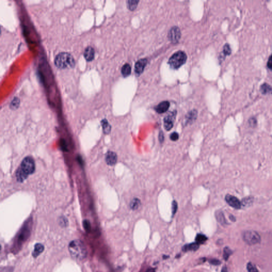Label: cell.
<instances>
[{
    "mask_svg": "<svg viewBox=\"0 0 272 272\" xmlns=\"http://www.w3.org/2000/svg\"><path fill=\"white\" fill-rule=\"evenodd\" d=\"M60 146H61V148L63 151H65V152H68V149L67 144L66 143L65 140H61V141H60Z\"/></svg>",
    "mask_w": 272,
    "mask_h": 272,
    "instance_id": "cell-32",
    "label": "cell"
},
{
    "mask_svg": "<svg viewBox=\"0 0 272 272\" xmlns=\"http://www.w3.org/2000/svg\"><path fill=\"white\" fill-rule=\"evenodd\" d=\"M215 217H216L217 221L222 225H225L227 224V221L225 220L224 215L221 210H218V211L216 212V213H215Z\"/></svg>",
    "mask_w": 272,
    "mask_h": 272,
    "instance_id": "cell-19",
    "label": "cell"
},
{
    "mask_svg": "<svg viewBox=\"0 0 272 272\" xmlns=\"http://www.w3.org/2000/svg\"><path fill=\"white\" fill-rule=\"evenodd\" d=\"M198 112L196 110H192L189 112L185 116V124H192L197 118Z\"/></svg>",
    "mask_w": 272,
    "mask_h": 272,
    "instance_id": "cell-12",
    "label": "cell"
},
{
    "mask_svg": "<svg viewBox=\"0 0 272 272\" xmlns=\"http://www.w3.org/2000/svg\"><path fill=\"white\" fill-rule=\"evenodd\" d=\"M18 169L27 176L33 174L35 171L34 160L30 156L26 157L22 161Z\"/></svg>",
    "mask_w": 272,
    "mask_h": 272,
    "instance_id": "cell-4",
    "label": "cell"
},
{
    "mask_svg": "<svg viewBox=\"0 0 272 272\" xmlns=\"http://www.w3.org/2000/svg\"><path fill=\"white\" fill-rule=\"evenodd\" d=\"M118 156L116 153L112 151H108L105 155V161L107 165L113 166L116 163Z\"/></svg>",
    "mask_w": 272,
    "mask_h": 272,
    "instance_id": "cell-10",
    "label": "cell"
},
{
    "mask_svg": "<svg viewBox=\"0 0 272 272\" xmlns=\"http://www.w3.org/2000/svg\"><path fill=\"white\" fill-rule=\"evenodd\" d=\"M178 203L176 200H173L172 203V213L173 216H174L178 210Z\"/></svg>",
    "mask_w": 272,
    "mask_h": 272,
    "instance_id": "cell-30",
    "label": "cell"
},
{
    "mask_svg": "<svg viewBox=\"0 0 272 272\" xmlns=\"http://www.w3.org/2000/svg\"><path fill=\"white\" fill-rule=\"evenodd\" d=\"M260 91L264 95H272V86L267 82H264L260 86Z\"/></svg>",
    "mask_w": 272,
    "mask_h": 272,
    "instance_id": "cell-15",
    "label": "cell"
},
{
    "mask_svg": "<svg viewBox=\"0 0 272 272\" xmlns=\"http://www.w3.org/2000/svg\"><path fill=\"white\" fill-rule=\"evenodd\" d=\"M29 234V230H26L24 229L22 231L21 233H20V235L19 236L18 240L19 243H21L23 241H25L26 238H27V236Z\"/></svg>",
    "mask_w": 272,
    "mask_h": 272,
    "instance_id": "cell-26",
    "label": "cell"
},
{
    "mask_svg": "<svg viewBox=\"0 0 272 272\" xmlns=\"http://www.w3.org/2000/svg\"><path fill=\"white\" fill-rule=\"evenodd\" d=\"M77 160L79 162V163L80 164V165H83V160L82 159V157L80 156H78L77 157Z\"/></svg>",
    "mask_w": 272,
    "mask_h": 272,
    "instance_id": "cell-38",
    "label": "cell"
},
{
    "mask_svg": "<svg viewBox=\"0 0 272 272\" xmlns=\"http://www.w3.org/2000/svg\"><path fill=\"white\" fill-rule=\"evenodd\" d=\"M139 1L137 0H129L127 1V7L128 9L130 11H134L136 9V7L138 6Z\"/></svg>",
    "mask_w": 272,
    "mask_h": 272,
    "instance_id": "cell-23",
    "label": "cell"
},
{
    "mask_svg": "<svg viewBox=\"0 0 272 272\" xmlns=\"http://www.w3.org/2000/svg\"><path fill=\"white\" fill-rule=\"evenodd\" d=\"M59 224H60V225L61 227H67L68 225V220H67L66 218H64V217H62V218H60Z\"/></svg>",
    "mask_w": 272,
    "mask_h": 272,
    "instance_id": "cell-31",
    "label": "cell"
},
{
    "mask_svg": "<svg viewBox=\"0 0 272 272\" xmlns=\"http://www.w3.org/2000/svg\"><path fill=\"white\" fill-rule=\"evenodd\" d=\"M146 272H155V269L153 268H149L147 270Z\"/></svg>",
    "mask_w": 272,
    "mask_h": 272,
    "instance_id": "cell-40",
    "label": "cell"
},
{
    "mask_svg": "<svg viewBox=\"0 0 272 272\" xmlns=\"http://www.w3.org/2000/svg\"><path fill=\"white\" fill-rule=\"evenodd\" d=\"M209 263H210V264L213 265H219L221 264V261L217 259L210 260H209Z\"/></svg>",
    "mask_w": 272,
    "mask_h": 272,
    "instance_id": "cell-36",
    "label": "cell"
},
{
    "mask_svg": "<svg viewBox=\"0 0 272 272\" xmlns=\"http://www.w3.org/2000/svg\"><path fill=\"white\" fill-rule=\"evenodd\" d=\"M243 239L249 245H254L260 243L261 239L257 232L248 230L243 232Z\"/></svg>",
    "mask_w": 272,
    "mask_h": 272,
    "instance_id": "cell-5",
    "label": "cell"
},
{
    "mask_svg": "<svg viewBox=\"0 0 272 272\" xmlns=\"http://www.w3.org/2000/svg\"><path fill=\"white\" fill-rule=\"evenodd\" d=\"M207 240V238L206 237V236L204 235V234L199 233V234H197V235L196 236L195 241H196V243H198L199 245H200V244H203V243H204Z\"/></svg>",
    "mask_w": 272,
    "mask_h": 272,
    "instance_id": "cell-25",
    "label": "cell"
},
{
    "mask_svg": "<svg viewBox=\"0 0 272 272\" xmlns=\"http://www.w3.org/2000/svg\"><path fill=\"white\" fill-rule=\"evenodd\" d=\"M232 254V251L229 247H225L223 251V258L225 260L229 259V257Z\"/></svg>",
    "mask_w": 272,
    "mask_h": 272,
    "instance_id": "cell-27",
    "label": "cell"
},
{
    "mask_svg": "<svg viewBox=\"0 0 272 272\" xmlns=\"http://www.w3.org/2000/svg\"><path fill=\"white\" fill-rule=\"evenodd\" d=\"M84 57L87 61H91L94 59L95 51L93 47L88 46L84 51Z\"/></svg>",
    "mask_w": 272,
    "mask_h": 272,
    "instance_id": "cell-14",
    "label": "cell"
},
{
    "mask_svg": "<svg viewBox=\"0 0 272 272\" xmlns=\"http://www.w3.org/2000/svg\"><path fill=\"white\" fill-rule=\"evenodd\" d=\"M199 247V245L196 242L187 244V245L183 246L182 250L183 251H196L198 250Z\"/></svg>",
    "mask_w": 272,
    "mask_h": 272,
    "instance_id": "cell-16",
    "label": "cell"
},
{
    "mask_svg": "<svg viewBox=\"0 0 272 272\" xmlns=\"http://www.w3.org/2000/svg\"><path fill=\"white\" fill-rule=\"evenodd\" d=\"M101 125L103 133L105 134H109L111 131V126L106 119H103L101 121Z\"/></svg>",
    "mask_w": 272,
    "mask_h": 272,
    "instance_id": "cell-17",
    "label": "cell"
},
{
    "mask_svg": "<svg viewBox=\"0 0 272 272\" xmlns=\"http://www.w3.org/2000/svg\"><path fill=\"white\" fill-rule=\"evenodd\" d=\"M187 60V56L185 53L179 51L171 56L168 64L172 69H178L185 63Z\"/></svg>",
    "mask_w": 272,
    "mask_h": 272,
    "instance_id": "cell-3",
    "label": "cell"
},
{
    "mask_svg": "<svg viewBox=\"0 0 272 272\" xmlns=\"http://www.w3.org/2000/svg\"><path fill=\"white\" fill-rule=\"evenodd\" d=\"M253 202H254V198L253 197H245V198H243L241 202L242 207H249L252 205Z\"/></svg>",
    "mask_w": 272,
    "mask_h": 272,
    "instance_id": "cell-22",
    "label": "cell"
},
{
    "mask_svg": "<svg viewBox=\"0 0 272 272\" xmlns=\"http://www.w3.org/2000/svg\"><path fill=\"white\" fill-rule=\"evenodd\" d=\"M140 205H141L140 200L137 198H134L131 201L130 207L133 210H136L139 207Z\"/></svg>",
    "mask_w": 272,
    "mask_h": 272,
    "instance_id": "cell-21",
    "label": "cell"
},
{
    "mask_svg": "<svg viewBox=\"0 0 272 272\" xmlns=\"http://www.w3.org/2000/svg\"><path fill=\"white\" fill-rule=\"evenodd\" d=\"M55 65L59 69L73 68L75 61L73 55L68 52H61L56 55L54 60Z\"/></svg>",
    "mask_w": 272,
    "mask_h": 272,
    "instance_id": "cell-2",
    "label": "cell"
},
{
    "mask_svg": "<svg viewBox=\"0 0 272 272\" xmlns=\"http://www.w3.org/2000/svg\"><path fill=\"white\" fill-rule=\"evenodd\" d=\"M231 53H232V49L231 48L230 44L228 43L225 44L223 46L222 52L221 53L218 58V60L220 61V63L224 60L226 56L230 55Z\"/></svg>",
    "mask_w": 272,
    "mask_h": 272,
    "instance_id": "cell-11",
    "label": "cell"
},
{
    "mask_svg": "<svg viewBox=\"0 0 272 272\" xmlns=\"http://www.w3.org/2000/svg\"><path fill=\"white\" fill-rule=\"evenodd\" d=\"M249 125L251 128H255L257 124V120L255 117H251L248 120Z\"/></svg>",
    "mask_w": 272,
    "mask_h": 272,
    "instance_id": "cell-28",
    "label": "cell"
},
{
    "mask_svg": "<svg viewBox=\"0 0 272 272\" xmlns=\"http://www.w3.org/2000/svg\"><path fill=\"white\" fill-rule=\"evenodd\" d=\"M229 218H230L231 221H232V222L236 221V218H235L234 216H233L232 215H230V216H229Z\"/></svg>",
    "mask_w": 272,
    "mask_h": 272,
    "instance_id": "cell-39",
    "label": "cell"
},
{
    "mask_svg": "<svg viewBox=\"0 0 272 272\" xmlns=\"http://www.w3.org/2000/svg\"><path fill=\"white\" fill-rule=\"evenodd\" d=\"M170 106V103L168 101H163L158 104L156 107H155V110L156 112L159 114H162L166 112L169 110Z\"/></svg>",
    "mask_w": 272,
    "mask_h": 272,
    "instance_id": "cell-13",
    "label": "cell"
},
{
    "mask_svg": "<svg viewBox=\"0 0 272 272\" xmlns=\"http://www.w3.org/2000/svg\"><path fill=\"white\" fill-rule=\"evenodd\" d=\"M176 111L169 112L164 119V127L166 131H170L172 128L176 118Z\"/></svg>",
    "mask_w": 272,
    "mask_h": 272,
    "instance_id": "cell-6",
    "label": "cell"
},
{
    "mask_svg": "<svg viewBox=\"0 0 272 272\" xmlns=\"http://www.w3.org/2000/svg\"><path fill=\"white\" fill-rule=\"evenodd\" d=\"M69 252L74 260H84L87 256V250L84 243L79 240L71 241L69 245Z\"/></svg>",
    "mask_w": 272,
    "mask_h": 272,
    "instance_id": "cell-1",
    "label": "cell"
},
{
    "mask_svg": "<svg viewBox=\"0 0 272 272\" xmlns=\"http://www.w3.org/2000/svg\"><path fill=\"white\" fill-rule=\"evenodd\" d=\"M225 201L227 204L236 209H240L242 208L241 201L234 196L227 194L225 197Z\"/></svg>",
    "mask_w": 272,
    "mask_h": 272,
    "instance_id": "cell-8",
    "label": "cell"
},
{
    "mask_svg": "<svg viewBox=\"0 0 272 272\" xmlns=\"http://www.w3.org/2000/svg\"><path fill=\"white\" fill-rule=\"evenodd\" d=\"M170 139L172 141L176 142V140H178L179 139V135L178 133H176V132H174V133H172V134H170Z\"/></svg>",
    "mask_w": 272,
    "mask_h": 272,
    "instance_id": "cell-33",
    "label": "cell"
},
{
    "mask_svg": "<svg viewBox=\"0 0 272 272\" xmlns=\"http://www.w3.org/2000/svg\"><path fill=\"white\" fill-rule=\"evenodd\" d=\"M181 37V33L179 28L177 26H173L171 28L168 33L167 37L171 42L176 44L179 41Z\"/></svg>",
    "mask_w": 272,
    "mask_h": 272,
    "instance_id": "cell-7",
    "label": "cell"
},
{
    "mask_svg": "<svg viewBox=\"0 0 272 272\" xmlns=\"http://www.w3.org/2000/svg\"><path fill=\"white\" fill-rule=\"evenodd\" d=\"M158 140L160 141V143H163L164 141V135L162 131H160L158 134Z\"/></svg>",
    "mask_w": 272,
    "mask_h": 272,
    "instance_id": "cell-37",
    "label": "cell"
},
{
    "mask_svg": "<svg viewBox=\"0 0 272 272\" xmlns=\"http://www.w3.org/2000/svg\"><path fill=\"white\" fill-rule=\"evenodd\" d=\"M83 225H84V228L85 229V230L87 232H89L91 230V224L90 222L88 220H85L83 222Z\"/></svg>",
    "mask_w": 272,
    "mask_h": 272,
    "instance_id": "cell-34",
    "label": "cell"
},
{
    "mask_svg": "<svg viewBox=\"0 0 272 272\" xmlns=\"http://www.w3.org/2000/svg\"><path fill=\"white\" fill-rule=\"evenodd\" d=\"M20 101L19 98L18 97H15L13 100L11 101L10 107L12 110H16V109H18L19 106L20 105Z\"/></svg>",
    "mask_w": 272,
    "mask_h": 272,
    "instance_id": "cell-24",
    "label": "cell"
},
{
    "mask_svg": "<svg viewBox=\"0 0 272 272\" xmlns=\"http://www.w3.org/2000/svg\"><path fill=\"white\" fill-rule=\"evenodd\" d=\"M247 269L248 272H258L256 267L251 263H249L247 264Z\"/></svg>",
    "mask_w": 272,
    "mask_h": 272,
    "instance_id": "cell-29",
    "label": "cell"
},
{
    "mask_svg": "<svg viewBox=\"0 0 272 272\" xmlns=\"http://www.w3.org/2000/svg\"><path fill=\"white\" fill-rule=\"evenodd\" d=\"M131 73V68L128 63H126L122 67L121 73L124 77H127Z\"/></svg>",
    "mask_w": 272,
    "mask_h": 272,
    "instance_id": "cell-20",
    "label": "cell"
},
{
    "mask_svg": "<svg viewBox=\"0 0 272 272\" xmlns=\"http://www.w3.org/2000/svg\"><path fill=\"white\" fill-rule=\"evenodd\" d=\"M221 272H227V267H223L222 269Z\"/></svg>",
    "mask_w": 272,
    "mask_h": 272,
    "instance_id": "cell-41",
    "label": "cell"
},
{
    "mask_svg": "<svg viewBox=\"0 0 272 272\" xmlns=\"http://www.w3.org/2000/svg\"><path fill=\"white\" fill-rule=\"evenodd\" d=\"M267 67L272 71V54L269 57L267 62Z\"/></svg>",
    "mask_w": 272,
    "mask_h": 272,
    "instance_id": "cell-35",
    "label": "cell"
},
{
    "mask_svg": "<svg viewBox=\"0 0 272 272\" xmlns=\"http://www.w3.org/2000/svg\"><path fill=\"white\" fill-rule=\"evenodd\" d=\"M44 249V247L43 245L41 243H37L35 246L34 250L33 252V256L34 257L36 258L39 256Z\"/></svg>",
    "mask_w": 272,
    "mask_h": 272,
    "instance_id": "cell-18",
    "label": "cell"
},
{
    "mask_svg": "<svg viewBox=\"0 0 272 272\" xmlns=\"http://www.w3.org/2000/svg\"><path fill=\"white\" fill-rule=\"evenodd\" d=\"M147 60L146 59H142L136 62L134 66V72L137 76H139L143 73L146 66L147 65Z\"/></svg>",
    "mask_w": 272,
    "mask_h": 272,
    "instance_id": "cell-9",
    "label": "cell"
}]
</instances>
